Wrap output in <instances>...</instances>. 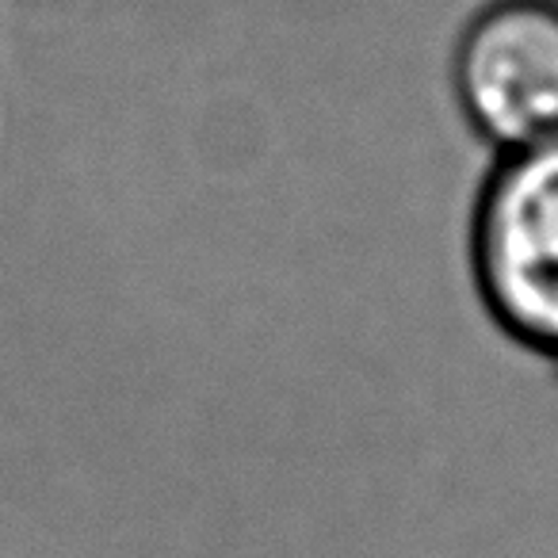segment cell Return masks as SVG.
<instances>
[{
	"label": "cell",
	"instance_id": "1",
	"mask_svg": "<svg viewBox=\"0 0 558 558\" xmlns=\"http://www.w3.org/2000/svg\"><path fill=\"white\" fill-rule=\"evenodd\" d=\"M466 268L497 333L558 375V134L494 154L466 218Z\"/></svg>",
	"mask_w": 558,
	"mask_h": 558
},
{
	"label": "cell",
	"instance_id": "2",
	"mask_svg": "<svg viewBox=\"0 0 558 558\" xmlns=\"http://www.w3.org/2000/svg\"><path fill=\"white\" fill-rule=\"evenodd\" d=\"M451 100L494 154L558 134V0H482L451 43Z\"/></svg>",
	"mask_w": 558,
	"mask_h": 558
}]
</instances>
